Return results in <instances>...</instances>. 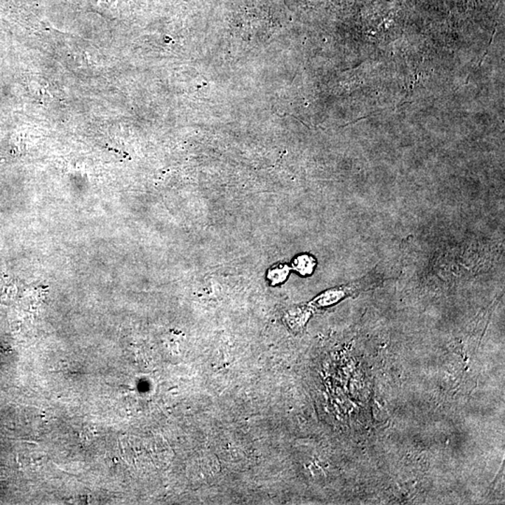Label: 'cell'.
Instances as JSON below:
<instances>
[{
	"instance_id": "obj_1",
	"label": "cell",
	"mask_w": 505,
	"mask_h": 505,
	"mask_svg": "<svg viewBox=\"0 0 505 505\" xmlns=\"http://www.w3.org/2000/svg\"><path fill=\"white\" fill-rule=\"evenodd\" d=\"M380 275L375 274V271L365 275L361 279L354 281V282L347 283L338 288L328 289L321 295H319L316 299L314 300V304L318 307H325L339 302V300L344 299L345 297L351 296L361 293L365 289L372 288L376 282H378V277Z\"/></svg>"
},
{
	"instance_id": "obj_2",
	"label": "cell",
	"mask_w": 505,
	"mask_h": 505,
	"mask_svg": "<svg viewBox=\"0 0 505 505\" xmlns=\"http://www.w3.org/2000/svg\"><path fill=\"white\" fill-rule=\"evenodd\" d=\"M316 265V261L314 257L306 254L297 255L294 258L293 263H292V267H293L295 271L299 272L303 276L313 274Z\"/></svg>"
},
{
	"instance_id": "obj_3",
	"label": "cell",
	"mask_w": 505,
	"mask_h": 505,
	"mask_svg": "<svg viewBox=\"0 0 505 505\" xmlns=\"http://www.w3.org/2000/svg\"><path fill=\"white\" fill-rule=\"evenodd\" d=\"M289 269L290 268L288 265H285V264L272 267L268 272L269 282L275 283V285L283 283L288 276Z\"/></svg>"
}]
</instances>
